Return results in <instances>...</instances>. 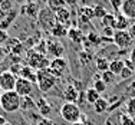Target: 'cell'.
I'll use <instances>...</instances> for the list:
<instances>
[{
	"label": "cell",
	"instance_id": "4fadbf2b",
	"mask_svg": "<svg viewBox=\"0 0 135 125\" xmlns=\"http://www.w3.org/2000/svg\"><path fill=\"white\" fill-rule=\"evenodd\" d=\"M119 13H122L125 17L135 20V0H124Z\"/></svg>",
	"mask_w": 135,
	"mask_h": 125
},
{
	"label": "cell",
	"instance_id": "3957f363",
	"mask_svg": "<svg viewBox=\"0 0 135 125\" xmlns=\"http://www.w3.org/2000/svg\"><path fill=\"white\" fill-rule=\"evenodd\" d=\"M37 75V86H39L40 92H43V94H47L49 91H52L55 88V85H56V81L57 78H55L52 75V72L47 69H43V70H37L36 72Z\"/></svg>",
	"mask_w": 135,
	"mask_h": 125
},
{
	"label": "cell",
	"instance_id": "d6986e66",
	"mask_svg": "<svg viewBox=\"0 0 135 125\" xmlns=\"http://www.w3.org/2000/svg\"><path fill=\"white\" fill-rule=\"evenodd\" d=\"M99 98H101V94L96 92L94 88H88L85 91V101H86V104L94 105L96 101H99Z\"/></svg>",
	"mask_w": 135,
	"mask_h": 125
},
{
	"label": "cell",
	"instance_id": "6da1fadb",
	"mask_svg": "<svg viewBox=\"0 0 135 125\" xmlns=\"http://www.w3.org/2000/svg\"><path fill=\"white\" fill-rule=\"evenodd\" d=\"M59 114L62 117V119L69 122L70 125L81 122V118H82V112H81V108L78 107V104H70V102H65L60 107Z\"/></svg>",
	"mask_w": 135,
	"mask_h": 125
},
{
	"label": "cell",
	"instance_id": "30bf717a",
	"mask_svg": "<svg viewBox=\"0 0 135 125\" xmlns=\"http://www.w3.org/2000/svg\"><path fill=\"white\" fill-rule=\"evenodd\" d=\"M47 53L49 55H52L55 59L56 57H62L63 56V53H65V47H63V45L60 43V42H57V40H50V42H47Z\"/></svg>",
	"mask_w": 135,
	"mask_h": 125
},
{
	"label": "cell",
	"instance_id": "d4e9b609",
	"mask_svg": "<svg viewBox=\"0 0 135 125\" xmlns=\"http://www.w3.org/2000/svg\"><path fill=\"white\" fill-rule=\"evenodd\" d=\"M68 30H69V29L66 26H63V25H60V23H56L55 27L50 30V33H52L55 37H63V36H68Z\"/></svg>",
	"mask_w": 135,
	"mask_h": 125
},
{
	"label": "cell",
	"instance_id": "8fae6325",
	"mask_svg": "<svg viewBox=\"0 0 135 125\" xmlns=\"http://www.w3.org/2000/svg\"><path fill=\"white\" fill-rule=\"evenodd\" d=\"M22 13L29 16L32 19H36L40 13V7H39V3H35V2H29L26 4L22 6Z\"/></svg>",
	"mask_w": 135,
	"mask_h": 125
},
{
	"label": "cell",
	"instance_id": "60d3db41",
	"mask_svg": "<svg viewBox=\"0 0 135 125\" xmlns=\"http://www.w3.org/2000/svg\"><path fill=\"white\" fill-rule=\"evenodd\" d=\"M129 35H131L132 39H135V22H134V25H131V27H129Z\"/></svg>",
	"mask_w": 135,
	"mask_h": 125
},
{
	"label": "cell",
	"instance_id": "1f68e13d",
	"mask_svg": "<svg viewBox=\"0 0 135 125\" xmlns=\"http://www.w3.org/2000/svg\"><path fill=\"white\" fill-rule=\"evenodd\" d=\"M119 119H121V125H135V119L127 114H119Z\"/></svg>",
	"mask_w": 135,
	"mask_h": 125
},
{
	"label": "cell",
	"instance_id": "b9f144b4",
	"mask_svg": "<svg viewBox=\"0 0 135 125\" xmlns=\"http://www.w3.org/2000/svg\"><path fill=\"white\" fill-rule=\"evenodd\" d=\"M4 16H6V12H4V10H3V9H2V7H0V20H2V19H3V17H4Z\"/></svg>",
	"mask_w": 135,
	"mask_h": 125
},
{
	"label": "cell",
	"instance_id": "f35d334b",
	"mask_svg": "<svg viewBox=\"0 0 135 125\" xmlns=\"http://www.w3.org/2000/svg\"><path fill=\"white\" fill-rule=\"evenodd\" d=\"M7 39H9L7 32H6V30H2V29H0V45H2L3 42H6Z\"/></svg>",
	"mask_w": 135,
	"mask_h": 125
},
{
	"label": "cell",
	"instance_id": "7bdbcfd3",
	"mask_svg": "<svg viewBox=\"0 0 135 125\" xmlns=\"http://www.w3.org/2000/svg\"><path fill=\"white\" fill-rule=\"evenodd\" d=\"M6 122H7V121H6V119H4V118H3V117H2V115H0V125H4Z\"/></svg>",
	"mask_w": 135,
	"mask_h": 125
},
{
	"label": "cell",
	"instance_id": "8992f818",
	"mask_svg": "<svg viewBox=\"0 0 135 125\" xmlns=\"http://www.w3.org/2000/svg\"><path fill=\"white\" fill-rule=\"evenodd\" d=\"M16 81H17V76H15L10 70H4L0 73V89L3 92L15 91Z\"/></svg>",
	"mask_w": 135,
	"mask_h": 125
},
{
	"label": "cell",
	"instance_id": "e575fe53",
	"mask_svg": "<svg viewBox=\"0 0 135 125\" xmlns=\"http://www.w3.org/2000/svg\"><path fill=\"white\" fill-rule=\"evenodd\" d=\"M88 42L91 45H98V43H101V37L96 33H89L88 35Z\"/></svg>",
	"mask_w": 135,
	"mask_h": 125
},
{
	"label": "cell",
	"instance_id": "4dcf8cb0",
	"mask_svg": "<svg viewBox=\"0 0 135 125\" xmlns=\"http://www.w3.org/2000/svg\"><path fill=\"white\" fill-rule=\"evenodd\" d=\"M92 88H94L96 92L102 94V92L107 91V83L102 81V79H95V81H94V86H92Z\"/></svg>",
	"mask_w": 135,
	"mask_h": 125
},
{
	"label": "cell",
	"instance_id": "ac0fdd59",
	"mask_svg": "<svg viewBox=\"0 0 135 125\" xmlns=\"http://www.w3.org/2000/svg\"><path fill=\"white\" fill-rule=\"evenodd\" d=\"M36 108H37V111H39V114H40L42 118H47L50 115V112H52V108L49 107V104L46 102V99H43V98L37 99Z\"/></svg>",
	"mask_w": 135,
	"mask_h": 125
},
{
	"label": "cell",
	"instance_id": "5b68a950",
	"mask_svg": "<svg viewBox=\"0 0 135 125\" xmlns=\"http://www.w3.org/2000/svg\"><path fill=\"white\" fill-rule=\"evenodd\" d=\"M37 20H39L40 26L45 29V30L50 32L52 29L55 27V25L57 23L56 22V16H55V13L52 10H49V9H42L39 16H37Z\"/></svg>",
	"mask_w": 135,
	"mask_h": 125
},
{
	"label": "cell",
	"instance_id": "e0dca14e",
	"mask_svg": "<svg viewBox=\"0 0 135 125\" xmlns=\"http://www.w3.org/2000/svg\"><path fill=\"white\" fill-rule=\"evenodd\" d=\"M19 78H23L26 81L32 82V83H36L37 82V75H36V70H33L30 66H23L20 70V75Z\"/></svg>",
	"mask_w": 135,
	"mask_h": 125
},
{
	"label": "cell",
	"instance_id": "2e32d148",
	"mask_svg": "<svg viewBox=\"0 0 135 125\" xmlns=\"http://www.w3.org/2000/svg\"><path fill=\"white\" fill-rule=\"evenodd\" d=\"M129 27H131L129 19L125 17L122 13L115 15V26H114L115 30H128Z\"/></svg>",
	"mask_w": 135,
	"mask_h": 125
},
{
	"label": "cell",
	"instance_id": "f1b7e54d",
	"mask_svg": "<svg viewBox=\"0 0 135 125\" xmlns=\"http://www.w3.org/2000/svg\"><path fill=\"white\" fill-rule=\"evenodd\" d=\"M101 79L108 85V83H114V82H115V79H117V75H114L111 70H107V72L101 73Z\"/></svg>",
	"mask_w": 135,
	"mask_h": 125
},
{
	"label": "cell",
	"instance_id": "f6af8a7d",
	"mask_svg": "<svg viewBox=\"0 0 135 125\" xmlns=\"http://www.w3.org/2000/svg\"><path fill=\"white\" fill-rule=\"evenodd\" d=\"M72 125H88V124H85V122H82V121H81V122H76V124H72Z\"/></svg>",
	"mask_w": 135,
	"mask_h": 125
},
{
	"label": "cell",
	"instance_id": "7a4b0ae2",
	"mask_svg": "<svg viewBox=\"0 0 135 125\" xmlns=\"http://www.w3.org/2000/svg\"><path fill=\"white\" fill-rule=\"evenodd\" d=\"M20 97L15 91L10 92H3V97L0 99V108L4 112L13 114L17 109H20Z\"/></svg>",
	"mask_w": 135,
	"mask_h": 125
},
{
	"label": "cell",
	"instance_id": "d590c367",
	"mask_svg": "<svg viewBox=\"0 0 135 125\" xmlns=\"http://www.w3.org/2000/svg\"><path fill=\"white\" fill-rule=\"evenodd\" d=\"M132 75H134V70H131V69H128V68H125V66H124V69H122V72H121L119 76L122 79H129Z\"/></svg>",
	"mask_w": 135,
	"mask_h": 125
},
{
	"label": "cell",
	"instance_id": "5bb4252c",
	"mask_svg": "<svg viewBox=\"0 0 135 125\" xmlns=\"http://www.w3.org/2000/svg\"><path fill=\"white\" fill-rule=\"evenodd\" d=\"M17 12L19 10H15L13 9V10H10L9 13H6V16L0 20V29H2V30L7 32V29L12 26V23L15 22V19L17 17Z\"/></svg>",
	"mask_w": 135,
	"mask_h": 125
},
{
	"label": "cell",
	"instance_id": "7c38bea8",
	"mask_svg": "<svg viewBox=\"0 0 135 125\" xmlns=\"http://www.w3.org/2000/svg\"><path fill=\"white\" fill-rule=\"evenodd\" d=\"M63 99L65 102H70V104H76V101L79 99V91L78 88H75L73 85H68L63 89Z\"/></svg>",
	"mask_w": 135,
	"mask_h": 125
},
{
	"label": "cell",
	"instance_id": "9a60e30c",
	"mask_svg": "<svg viewBox=\"0 0 135 125\" xmlns=\"http://www.w3.org/2000/svg\"><path fill=\"white\" fill-rule=\"evenodd\" d=\"M55 16H56V22L60 25H63V26H68L70 22V10L68 7H62L59 9V10L55 13Z\"/></svg>",
	"mask_w": 135,
	"mask_h": 125
},
{
	"label": "cell",
	"instance_id": "f546056e",
	"mask_svg": "<svg viewBox=\"0 0 135 125\" xmlns=\"http://www.w3.org/2000/svg\"><path fill=\"white\" fill-rule=\"evenodd\" d=\"M107 13L108 12L105 10V7L104 6H101V4H98V6H95L94 7V17H96V19H104L105 16H107Z\"/></svg>",
	"mask_w": 135,
	"mask_h": 125
},
{
	"label": "cell",
	"instance_id": "4316f807",
	"mask_svg": "<svg viewBox=\"0 0 135 125\" xmlns=\"http://www.w3.org/2000/svg\"><path fill=\"white\" fill-rule=\"evenodd\" d=\"M101 22H102V27H112L114 29V26H115V15L114 13H107V16H105Z\"/></svg>",
	"mask_w": 135,
	"mask_h": 125
},
{
	"label": "cell",
	"instance_id": "484cf974",
	"mask_svg": "<svg viewBox=\"0 0 135 125\" xmlns=\"http://www.w3.org/2000/svg\"><path fill=\"white\" fill-rule=\"evenodd\" d=\"M46 7L49 9V10H52L53 13H56L59 9L66 7V3L62 2V0H49V2H47V4H46Z\"/></svg>",
	"mask_w": 135,
	"mask_h": 125
},
{
	"label": "cell",
	"instance_id": "277c9868",
	"mask_svg": "<svg viewBox=\"0 0 135 125\" xmlns=\"http://www.w3.org/2000/svg\"><path fill=\"white\" fill-rule=\"evenodd\" d=\"M27 62H29V66H30L33 70H43V69H47L50 65V60L47 59L45 55H40L37 53L35 49L29 50L27 52Z\"/></svg>",
	"mask_w": 135,
	"mask_h": 125
},
{
	"label": "cell",
	"instance_id": "74e56055",
	"mask_svg": "<svg viewBox=\"0 0 135 125\" xmlns=\"http://www.w3.org/2000/svg\"><path fill=\"white\" fill-rule=\"evenodd\" d=\"M36 125H53V121L49 118H39L36 121Z\"/></svg>",
	"mask_w": 135,
	"mask_h": 125
},
{
	"label": "cell",
	"instance_id": "44dd1931",
	"mask_svg": "<svg viewBox=\"0 0 135 125\" xmlns=\"http://www.w3.org/2000/svg\"><path fill=\"white\" fill-rule=\"evenodd\" d=\"M68 37H69L72 42H75V43H81V42L85 39L83 33L79 30V29H76V27H70L69 30H68Z\"/></svg>",
	"mask_w": 135,
	"mask_h": 125
},
{
	"label": "cell",
	"instance_id": "836d02e7",
	"mask_svg": "<svg viewBox=\"0 0 135 125\" xmlns=\"http://www.w3.org/2000/svg\"><path fill=\"white\" fill-rule=\"evenodd\" d=\"M102 35H104L107 39H111L114 40V35H115V30L112 27H102Z\"/></svg>",
	"mask_w": 135,
	"mask_h": 125
},
{
	"label": "cell",
	"instance_id": "603a6c76",
	"mask_svg": "<svg viewBox=\"0 0 135 125\" xmlns=\"http://www.w3.org/2000/svg\"><path fill=\"white\" fill-rule=\"evenodd\" d=\"M36 108V102L32 97H25L20 99V109L23 111H32Z\"/></svg>",
	"mask_w": 135,
	"mask_h": 125
},
{
	"label": "cell",
	"instance_id": "8d00e7d4",
	"mask_svg": "<svg viewBox=\"0 0 135 125\" xmlns=\"http://www.w3.org/2000/svg\"><path fill=\"white\" fill-rule=\"evenodd\" d=\"M111 6L115 9V12H121V7H122V3H124V0H111Z\"/></svg>",
	"mask_w": 135,
	"mask_h": 125
},
{
	"label": "cell",
	"instance_id": "7dc6e473",
	"mask_svg": "<svg viewBox=\"0 0 135 125\" xmlns=\"http://www.w3.org/2000/svg\"><path fill=\"white\" fill-rule=\"evenodd\" d=\"M4 125H12V124H10V122H6V124H4Z\"/></svg>",
	"mask_w": 135,
	"mask_h": 125
},
{
	"label": "cell",
	"instance_id": "7402d4cb",
	"mask_svg": "<svg viewBox=\"0 0 135 125\" xmlns=\"http://www.w3.org/2000/svg\"><path fill=\"white\" fill-rule=\"evenodd\" d=\"M124 60L122 59H114L112 62H109V70L114 75H121L122 69H124Z\"/></svg>",
	"mask_w": 135,
	"mask_h": 125
},
{
	"label": "cell",
	"instance_id": "ffe728a7",
	"mask_svg": "<svg viewBox=\"0 0 135 125\" xmlns=\"http://www.w3.org/2000/svg\"><path fill=\"white\" fill-rule=\"evenodd\" d=\"M92 107H94V111L96 112V114L101 115V114H104V112L108 111L109 101H107V99H104V98H99V101H96Z\"/></svg>",
	"mask_w": 135,
	"mask_h": 125
},
{
	"label": "cell",
	"instance_id": "83f0119b",
	"mask_svg": "<svg viewBox=\"0 0 135 125\" xmlns=\"http://www.w3.org/2000/svg\"><path fill=\"white\" fill-rule=\"evenodd\" d=\"M125 109H127V115H129L131 118H134V119H135V97L131 98L129 101L127 102Z\"/></svg>",
	"mask_w": 135,
	"mask_h": 125
},
{
	"label": "cell",
	"instance_id": "cb8c5ba5",
	"mask_svg": "<svg viewBox=\"0 0 135 125\" xmlns=\"http://www.w3.org/2000/svg\"><path fill=\"white\" fill-rule=\"evenodd\" d=\"M95 65H96V69H98V72L104 73L109 70V60L107 57H102V56H98L95 60Z\"/></svg>",
	"mask_w": 135,
	"mask_h": 125
},
{
	"label": "cell",
	"instance_id": "9c48e42d",
	"mask_svg": "<svg viewBox=\"0 0 135 125\" xmlns=\"http://www.w3.org/2000/svg\"><path fill=\"white\" fill-rule=\"evenodd\" d=\"M15 92L20 98L30 97L32 92H33V83L26 81V79H23V78H17V81H16V86H15Z\"/></svg>",
	"mask_w": 135,
	"mask_h": 125
},
{
	"label": "cell",
	"instance_id": "ab89813d",
	"mask_svg": "<svg viewBox=\"0 0 135 125\" xmlns=\"http://www.w3.org/2000/svg\"><path fill=\"white\" fill-rule=\"evenodd\" d=\"M129 60L132 62V65H134V68H135V47L131 50V53H129Z\"/></svg>",
	"mask_w": 135,
	"mask_h": 125
},
{
	"label": "cell",
	"instance_id": "bcb514c9",
	"mask_svg": "<svg viewBox=\"0 0 135 125\" xmlns=\"http://www.w3.org/2000/svg\"><path fill=\"white\" fill-rule=\"evenodd\" d=\"M2 97H3V91L0 89V99H2Z\"/></svg>",
	"mask_w": 135,
	"mask_h": 125
},
{
	"label": "cell",
	"instance_id": "52a82bcc",
	"mask_svg": "<svg viewBox=\"0 0 135 125\" xmlns=\"http://www.w3.org/2000/svg\"><path fill=\"white\" fill-rule=\"evenodd\" d=\"M66 69H68V62L65 57H56V59L50 60L49 70L52 72V75L55 78H60L66 72Z\"/></svg>",
	"mask_w": 135,
	"mask_h": 125
},
{
	"label": "cell",
	"instance_id": "d6a6232c",
	"mask_svg": "<svg viewBox=\"0 0 135 125\" xmlns=\"http://www.w3.org/2000/svg\"><path fill=\"white\" fill-rule=\"evenodd\" d=\"M81 15L83 16V17H86L88 20L94 19V7H83L81 10Z\"/></svg>",
	"mask_w": 135,
	"mask_h": 125
},
{
	"label": "cell",
	"instance_id": "ba28073f",
	"mask_svg": "<svg viewBox=\"0 0 135 125\" xmlns=\"http://www.w3.org/2000/svg\"><path fill=\"white\" fill-rule=\"evenodd\" d=\"M114 43L117 45L119 49H127L132 43V37H131L128 30H115L114 35Z\"/></svg>",
	"mask_w": 135,
	"mask_h": 125
},
{
	"label": "cell",
	"instance_id": "ee69618b",
	"mask_svg": "<svg viewBox=\"0 0 135 125\" xmlns=\"http://www.w3.org/2000/svg\"><path fill=\"white\" fill-rule=\"evenodd\" d=\"M3 56H4V52H3V49H2V47H0V60L3 59Z\"/></svg>",
	"mask_w": 135,
	"mask_h": 125
}]
</instances>
